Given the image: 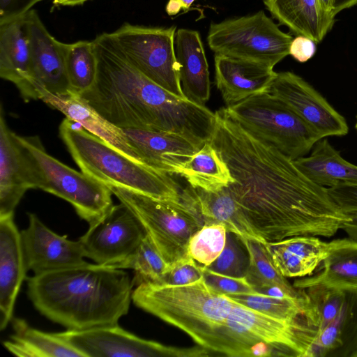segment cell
Here are the masks:
<instances>
[{"instance_id":"1","label":"cell","mask_w":357,"mask_h":357,"mask_svg":"<svg viewBox=\"0 0 357 357\" xmlns=\"http://www.w3.org/2000/svg\"><path fill=\"white\" fill-rule=\"evenodd\" d=\"M208 141L234 181L227 187L265 243L295 236L329 238L349 220L328 188L309 179L294 160L245 130L222 107Z\"/></svg>"},{"instance_id":"2","label":"cell","mask_w":357,"mask_h":357,"mask_svg":"<svg viewBox=\"0 0 357 357\" xmlns=\"http://www.w3.org/2000/svg\"><path fill=\"white\" fill-rule=\"evenodd\" d=\"M93 41L97 77L81 96L100 114L121 129L176 133L201 147L210 140L215 113L149 79L119 54L107 33Z\"/></svg>"},{"instance_id":"3","label":"cell","mask_w":357,"mask_h":357,"mask_svg":"<svg viewBox=\"0 0 357 357\" xmlns=\"http://www.w3.org/2000/svg\"><path fill=\"white\" fill-rule=\"evenodd\" d=\"M133 287L121 268L87 262L27 278L34 307L67 330L117 324L128 312Z\"/></svg>"},{"instance_id":"4","label":"cell","mask_w":357,"mask_h":357,"mask_svg":"<svg viewBox=\"0 0 357 357\" xmlns=\"http://www.w3.org/2000/svg\"><path fill=\"white\" fill-rule=\"evenodd\" d=\"M132 301L185 333L199 346L215 353H219L220 329L234 303L214 291L204 278L181 285L143 283L132 291Z\"/></svg>"},{"instance_id":"5","label":"cell","mask_w":357,"mask_h":357,"mask_svg":"<svg viewBox=\"0 0 357 357\" xmlns=\"http://www.w3.org/2000/svg\"><path fill=\"white\" fill-rule=\"evenodd\" d=\"M59 135L81 172L107 185L160 199L181 202L182 188L172 175L135 161L66 118Z\"/></svg>"},{"instance_id":"6","label":"cell","mask_w":357,"mask_h":357,"mask_svg":"<svg viewBox=\"0 0 357 357\" xmlns=\"http://www.w3.org/2000/svg\"><path fill=\"white\" fill-rule=\"evenodd\" d=\"M233 301V300H232ZM220 329L219 354L227 356L310 357L319 319L274 317L234 301Z\"/></svg>"},{"instance_id":"7","label":"cell","mask_w":357,"mask_h":357,"mask_svg":"<svg viewBox=\"0 0 357 357\" xmlns=\"http://www.w3.org/2000/svg\"><path fill=\"white\" fill-rule=\"evenodd\" d=\"M17 139L29 158L34 189L39 188L69 202L89 225L114 206L111 189L82 172H79L50 155L40 138Z\"/></svg>"},{"instance_id":"8","label":"cell","mask_w":357,"mask_h":357,"mask_svg":"<svg viewBox=\"0 0 357 357\" xmlns=\"http://www.w3.org/2000/svg\"><path fill=\"white\" fill-rule=\"evenodd\" d=\"M225 109L245 130L292 160L305 156L323 139L269 92L250 96Z\"/></svg>"},{"instance_id":"9","label":"cell","mask_w":357,"mask_h":357,"mask_svg":"<svg viewBox=\"0 0 357 357\" xmlns=\"http://www.w3.org/2000/svg\"><path fill=\"white\" fill-rule=\"evenodd\" d=\"M108 187L137 217L169 266L189 257V241L204 223L188 206L181 201L160 199L123 188Z\"/></svg>"},{"instance_id":"10","label":"cell","mask_w":357,"mask_h":357,"mask_svg":"<svg viewBox=\"0 0 357 357\" xmlns=\"http://www.w3.org/2000/svg\"><path fill=\"white\" fill-rule=\"evenodd\" d=\"M291 36L263 10L211 23L207 42L215 54L252 61L273 68L289 54Z\"/></svg>"},{"instance_id":"11","label":"cell","mask_w":357,"mask_h":357,"mask_svg":"<svg viewBox=\"0 0 357 357\" xmlns=\"http://www.w3.org/2000/svg\"><path fill=\"white\" fill-rule=\"evenodd\" d=\"M176 26L149 27L126 23L107 33L113 47L132 66L174 96L182 91L174 38Z\"/></svg>"},{"instance_id":"12","label":"cell","mask_w":357,"mask_h":357,"mask_svg":"<svg viewBox=\"0 0 357 357\" xmlns=\"http://www.w3.org/2000/svg\"><path fill=\"white\" fill-rule=\"evenodd\" d=\"M84 357H206L200 346L176 347L148 340L123 329L118 324L59 333Z\"/></svg>"},{"instance_id":"13","label":"cell","mask_w":357,"mask_h":357,"mask_svg":"<svg viewBox=\"0 0 357 357\" xmlns=\"http://www.w3.org/2000/svg\"><path fill=\"white\" fill-rule=\"evenodd\" d=\"M146 235L137 217L121 202L90 224L79 240L85 257L100 265L117 268L136 250Z\"/></svg>"},{"instance_id":"14","label":"cell","mask_w":357,"mask_h":357,"mask_svg":"<svg viewBox=\"0 0 357 357\" xmlns=\"http://www.w3.org/2000/svg\"><path fill=\"white\" fill-rule=\"evenodd\" d=\"M268 92L285 103L321 138L342 137L348 133L345 119L313 86L295 73H277Z\"/></svg>"},{"instance_id":"15","label":"cell","mask_w":357,"mask_h":357,"mask_svg":"<svg viewBox=\"0 0 357 357\" xmlns=\"http://www.w3.org/2000/svg\"><path fill=\"white\" fill-rule=\"evenodd\" d=\"M20 235L26 270L34 275L86 262L79 240L52 231L34 213H29V226Z\"/></svg>"},{"instance_id":"16","label":"cell","mask_w":357,"mask_h":357,"mask_svg":"<svg viewBox=\"0 0 357 357\" xmlns=\"http://www.w3.org/2000/svg\"><path fill=\"white\" fill-rule=\"evenodd\" d=\"M31 41V77L38 99L47 91L70 92L65 59V43L47 30L35 10L28 12Z\"/></svg>"},{"instance_id":"17","label":"cell","mask_w":357,"mask_h":357,"mask_svg":"<svg viewBox=\"0 0 357 357\" xmlns=\"http://www.w3.org/2000/svg\"><path fill=\"white\" fill-rule=\"evenodd\" d=\"M0 76L15 85L25 102L38 99L31 77L28 13L0 24Z\"/></svg>"},{"instance_id":"18","label":"cell","mask_w":357,"mask_h":357,"mask_svg":"<svg viewBox=\"0 0 357 357\" xmlns=\"http://www.w3.org/2000/svg\"><path fill=\"white\" fill-rule=\"evenodd\" d=\"M34 189L27 155L8 127L0 107V217L13 215L26 190Z\"/></svg>"},{"instance_id":"19","label":"cell","mask_w":357,"mask_h":357,"mask_svg":"<svg viewBox=\"0 0 357 357\" xmlns=\"http://www.w3.org/2000/svg\"><path fill=\"white\" fill-rule=\"evenodd\" d=\"M217 89L227 107L268 92L277 73L273 68L250 60L215 54Z\"/></svg>"},{"instance_id":"20","label":"cell","mask_w":357,"mask_h":357,"mask_svg":"<svg viewBox=\"0 0 357 357\" xmlns=\"http://www.w3.org/2000/svg\"><path fill=\"white\" fill-rule=\"evenodd\" d=\"M142 162L158 171L181 174L185 163L202 147L178 134L123 129Z\"/></svg>"},{"instance_id":"21","label":"cell","mask_w":357,"mask_h":357,"mask_svg":"<svg viewBox=\"0 0 357 357\" xmlns=\"http://www.w3.org/2000/svg\"><path fill=\"white\" fill-rule=\"evenodd\" d=\"M181 201L202 219L204 225L221 224L228 231L242 238L266 243L254 231L227 187L210 192L188 185L182 188Z\"/></svg>"},{"instance_id":"22","label":"cell","mask_w":357,"mask_h":357,"mask_svg":"<svg viewBox=\"0 0 357 357\" xmlns=\"http://www.w3.org/2000/svg\"><path fill=\"white\" fill-rule=\"evenodd\" d=\"M45 103L79 123L87 131L126 157L145 165L130 144L123 129L114 126L81 96L69 92L54 94L44 91L40 96Z\"/></svg>"},{"instance_id":"23","label":"cell","mask_w":357,"mask_h":357,"mask_svg":"<svg viewBox=\"0 0 357 357\" xmlns=\"http://www.w3.org/2000/svg\"><path fill=\"white\" fill-rule=\"evenodd\" d=\"M27 270L13 215L0 217V329L13 319L15 303Z\"/></svg>"},{"instance_id":"24","label":"cell","mask_w":357,"mask_h":357,"mask_svg":"<svg viewBox=\"0 0 357 357\" xmlns=\"http://www.w3.org/2000/svg\"><path fill=\"white\" fill-rule=\"evenodd\" d=\"M174 48L179 79L185 98L205 106L211 95L208 65L198 31L179 29L176 31Z\"/></svg>"},{"instance_id":"25","label":"cell","mask_w":357,"mask_h":357,"mask_svg":"<svg viewBox=\"0 0 357 357\" xmlns=\"http://www.w3.org/2000/svg\"><path fill=\"white\" fill-rule=\"evenodd\" d=\"M333 245L314 236H295L268 242L265 247L277 271L285 278L312 275Z\"/></svg>"},{"instance_id":"26","label":"cell","mask_w":357,"mask_h":357,"mask_svg":"<svg viewBox=\"0 0 357 357\" xmlns=\"http://www.w3.org/2000/svg\"><path fill=\"white\" fill-rule=\"evenodd\" d=\"M280 24L297 35L320 43L331 29L335 17L325 12L318 0H263Z\"/></svg>"},{"instance_id":"27","label":"cell","mask_w":357,"mask_h":357,"mask_svg":"<svg viewBox=\"0 0 357 357\" xmlns=\"http://www.w3.org/2000/svg\"><path fill=\"white\" fill-rule=\"evenodd\" d=\"M312 276L296 280L293 286L305 289L321 284L346 291H357V241L351 238L337 239Z\"/></svg>"},{"instance_id":"28","label":"cell","mask_w":357,"mask_h":357,"mask_svg":"<svg viewBox=\"0 0 357 357\" xmlns=\"http://www.w3.org/2000/svg\"><path fill=\"white\" fill-rule=\"evenodd\" d=\"M356 356L357 291H349L337 316L319 331L310 357Z\"/></svg>"},{"instance_id":"29","label":"cell","mask_w":357,"mask_h":357,"mask_svg":"<svg viewBox=\"0 0 357 357\" xmlns=\"http://www.w3.org/2000/svg\"><path fill=\"white\" fill-rule=\"evenodd\" d=\"M294 160L309 179L321 186L357 183V165L344 159L327 139L319 140L310 155Z\"/></svg>"},{"instance_id":"30","label":"cell","mask_w":357,"mask_h":357,"mask_svg":"<svg viewBox=\"0 0 357 357\" xmlns=\"http://www.w3.org/2000/svg\"><path fill=\"white\" fill-rule=\"evenodd\" d=\"M14 333L3 342L11 354L19 357H84L59 333L33 328L23 319H13Z\"/></svg>"},{"instance_id":"31","label":"cell","mask_w":357,"mask_h":357,"mask_svg":"<svg viewBox=\"0 0 357 357\" xmlns=\"http://www.w3.org/2000/svg\"><path fill=\"white\" fill-rule=\"evenodd\" d=\"M194 188L215 192L234 181L218 151L207 142L184 165L180 174Z\"/></svg>"},{"instance_id":"32","label":"cell","mask_w":357,"mask_h":357,"mask_svg":"<svg viewBox=\"0 0 357 357\" xmlns=\"http://www.w3.org/2000/svg\"><path fill=\"white\" fill-rule=\"evenodd\" d=\"M227 296L238 304L274 317L288 320L307 317H316L319 319L305 289L300 296L283 298L258 293Z\"/></svg>"},{"instance_id":"33","label":"cell","mask_w":357,"mask_h":357,"mask_svg":"<svg viewBox=\"0 0 357 357\" xmlns=\"http://www.w3.org/2000/svg\"><path fill=\"white\" fill-rule=\"evenodd\" d=\"M65 59L70 92L81 96L93 86L97 77L93 41L65 43Z\"/></svg>"},{"instance_id":"34","label":"cell","mask_w":357,"mask_h":357,"mask_svg":"<svg viewBox=\"0 0 357 357\" xmlns=\"http://www.w3.org/2000/svg\"><path fill=\"white\" fill-rule=\"evenodd\" d=\"M250 255V266L245 276L253 289L264 286H278L293 296L301 295L303 289L291 284L275 268L265 243L243 238Z\"/></svg>"},{"instance_id":"35","label":"cell","mask_w":357,"mask_h":357,"mask_svg":"<svg viewBox=\"0 0 357 357\" xmlns=\"http://www.w3.org/2000/svg\"><path fill=\"white\" fill-rule=\"evenodd\" d=\"M165 262L146 234L136 250L117 268L132 269V282L137 287L146 282H155L167 271Z\"/></svg>"},{"instance_id":"36","label":"cell","mask_w":357,"mask_h":357,"mask_svg":"<svg viewBox=\"0 0 357 357\" xmlns=\"http://www.w3.org/2000/svg\"><path fill=\"white\" fill-rule=\"evenodd\" d=\"M227 232L223 225H204L191 237L188 248V255L202 266H208L222 252Z\"/></svg>"},{"instance_id":"37","label":"cell","mask_w":357,"mask_h":357,"mask_svg":"<svg viewBox=\"0 0 357 357\" xmlns=\"http://www.w3.org/2000/svg\"><path fill=\"white\" fill-rule=\"evenodd\" d=\"M250 266V255L243 239L228 231L225 248L219 257L208 266V270L232 277H245Z\"/></svg>"},{"instance_id":"38","label":"cell","mask_w":357,"mask_h":357,"mask_svg":"<svg viewBox=\"0 0 357 357\" xmlns=\"http://www.w3.org/2000/svg\"><path fill=\"white\" fill-rule=\"evenodd\" d=\"M305 290L318 315L320 331L339 314L345 300L346 291L321 284L312 285Z\"/></svg>"},{"instance_id":"39","label":"cell","mask_w":357,"mask_h":357,"mask_svg":"<svg viewBox=\"0 0 357 357\" xmlns=\"http://www.w3.org/2000/svg\"><path fill=\"white\" fill-rule=\"evenodd\" d=\"M202 278L203 266L189 256L169 266L157 282L151 283L181 285L194 282Z\"/></svg>"},{"instance_id":"40","label":"cell","mask_w":357,"mask_h":357,"mask_svg":"<svg viewBox=\"0 0 357 357\" xmlns=\"http://www.w3.org/2000/svg\"><path fill=\"white\" fill-rule=\"evenodd\" d=\"M203 278L214 291L225 295L255 294L245 277L236 278L220 274L203 266Z\"/></svg>"},{"instance_id":"41","label":"cell","mask_w":357,"mask_h":357,"mask_svg":"<svg viewBox=\"0 0 357 357\" xmlns=\"http://www.w3.org/2000/svg\"><path fill=\"white\" fill-rule=\"evenodd\" d=\"M327 188L342 211L347 214L357 213V183H340Z\"/></svg>"},{"instance_id":"42","label":"cell","mask_w":357,"mask_h":357,"mask_svg":"<svg viewBox=\"0 0 357 357\" xmlns=\"http://www.w3.org/2000/svg\"><path fill=\"white\" fill-rule=\"evenodd\" d=\"M43 0H0V24L27 13L36 3Z\"/></svg>"},{"instance_id":"43","label":"cell","mask_w":357,"mask_h":357,"mask_svg":"<svg viewBox=\"0 0 357 357\" xmlns=\"http://www.w3.org/2000/svg\"><path fill=\"white\" fill-rule=\"evenodd\" d=\"M316 52V43L310 38L298 35L291 43L289 54L303 63L312 58Z\"/></svg>"},{"instance_id":"44","label":"cell","mask_w":357,"mask_h":357,"mask_svg":"<svg viewBox=\"0 0 357 357\" xmlns=\"http://www.w3.org/2000/svg\"><path fill=\"white\" fill-rule=\"evenodd\" d=\"M348 215L349 220L343 224L341 229L348 234L349 238L357 241V213Z\"/></svg>"},{"instance_id":"45","label":"cell","mask_w":357,"mask_h":357,"mask_svg":"<svg viewBox=\"0 0 357 357\" xmlns=\"http://www.w3.org/2000/svg\"><path fill=\"white\" fill-rule=\"evenodd\" d=\"M357 4V0H335L333 13L335 16L339 12Z\"/></svg>"},{"instance_id":"46","label":"cell","mask_w":357,"mask_h":357,"mask_svg":"<svg viewBox=\"0 0 357 357\" xmlns=\"http://www.w3.org/2000/svg\"><path fill=\"white\" fill-rule=\"evenodd\" d=\"M183 8L182 3L178 0H169L166 6V11L169 15L177 14Z\"/></svg>"},{"instance_id":"47","label":"cell","mask_w":357,"mask_h":357,"mask_svg":"<svg viewBox=\"0 0 357 357\" xmlns=\"http://www.w3.org/2000/svg\"><path fill=\"white\" fill-rule=\"evenodd\" d=\"M322 9L327 13L335 17L333 13V7L335 0H318Z\"/></svg>"},{"instance_id":"48","label":"cell","mask_w":357,"mask_h":357,"mask_svg":"<svg viewBox=\"0 0 357 357\" xmlns=\"http://www.w3.org/2000/svg\"><path fill=\"white\" fill-rule=\"evenodd\" d=\"M54 4L56 6H74L77 5H82L84 3L89 0H52Z\"/></svg>"},{"instance_id":"49","label":"cell","mask_w":357,"mask_h":357,"mask_svg":"<svg viewBox=\"0 0 357 357\" xmlns=\"http://www.w3.org/2000/svg\"><path fill=\"white\" fill-rule=\"evenodd\" d=\"M182 3L183 10L184 11L188 10L190 7L196 0H178Z\"/></svg>"},{"instance_id":"50","label":"cell","mask_w":357,"mask_h":357,"mask_svg":"<svg viewBox=\"0 0 357 357\" xmlns=\"http://www.w3.org/2000/svg\"><path fill=\"white\" fill-rule=\"evenodd\" d=\"M355 128H356V130L357 131V119H356V125H355Z\"/></svg>"},{"instance_id":"51","label":"cell","mask_w":357,"mask_h":357,"mask_svg":"<svg viewBox=\"0 0 357 357\" xmlns=\"http://www.w3.org/2000/svg\"><path fill=\"white\" fill-rule=\"evenodd\" d=\"M357 357V356H356Z\"/></svg>"}]
</instances>
